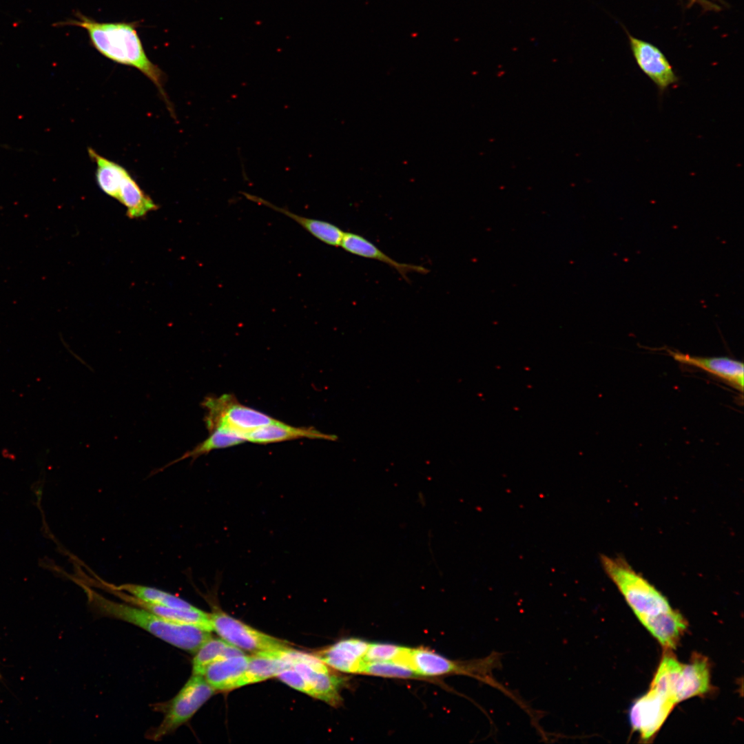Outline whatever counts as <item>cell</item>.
I'll list each match as a JSON object with an SVG mask.
<instances>
[{
  "label": "cell",
  "mask_w": 744,
  "mask_h": 744,
  "mask_svg": "<svg viewBox=\"0 0 744 744\" xmlns=\"http://www.w3.org/2000/svg\"><path fill=\"white\" fill-rule=\"evenodd\" d=\"M74 15L76 19L53 25L85 29L94 49L115 63L137 69L155 85L167 106H171L164 88L165 74L148 58L137 32V22H99L78 11Z\"/></svg>",
  "instance_id": "6da1fadb"
},
{
  "label": "cell",
  "mask_w": 744,
  "mask_h": 744,
  "mask_svg": "<svg viewBox=\"0 0 744 744\" xmlns=\"http://www.w3.org/2000/svg\"><path fill=\"white\" fill-rule=\"evenodd\" d=\"M73 579L85 592L90 608L101 617L132 623L189 653L194 654L204 642L211 637V632L195 626L173 623L144 608L110 600L79 579Z\"/></svg>",
  "instance_id": "7a4b0ae2"
},
{
  "label": "cell",
  "mask_w": 744,
  "mask_h": 744,
  "mask_svg": "<svg viewBox=\"0 0 744 744\" xmlns=\"http://www.w3.org/2000/svg\"><path fill=\"white\" fill-rule=\"evenodd\" d=\"M601 566L649 630L673 610L666 597L621 557L601 555Z\"/></svg>",
  "instance_id": "3957f363"
},
{
  "label": "cell",
  "mask_w": 744,
  "mask_h": 744,
  "mask_svg": "<svg viewBox=\"0 0 744 744\" xmlns=\"http://www.w3.org/2000/svg\"><path fill=\"white\" fill-rule=\"evenodd\" d=\"M88 154L96 164L95 176L99 187L125 207L129 218H141L158 209L124 167L100 155L92 148H88Z\"/></svg>",
  "instance_id": "277c9868"
},
{
  "label": "cell",
  "mask_w": 744,
  "mask_h": 744,
  "mask_svg": "<svg viewBox=\"0 0 744 744\" xmlns=\"http://www.w3.org/2000/svg\"><path fill=\"white\" fill-rule=\"evenodd\" d=\"M402 659V663L419 676L462 674L496 688L499 686L493 676V671L501 666L502 655L497 652L480 659L453 661L426 649L407 648Z\"/></svg>",
  "instance_id": "5b68a950"
},
{
  "label": "cell",
  "mask_w": 744,
  "mask_h": 744,
  "mask_svg": "<svg viewBox=\"0 0 744 744\" xmlns=\"http://www.w3.org/2000/svg\"><path fill=\"white\" fill-rule=\"evenodd\" d=\"M215 691L203 675L192 674L178 694L161 705L163 719L158 726L149 730L148 738L158 741L174 732L194 715Z\"/></svg>",
  "instance_id": "8992f818"
},
{
  "label": "cell",
  "mask_w": 744,
  "mask_h": 744,
  "mask_svg": "<svg viewBox=\"0 0 744 744\" xmlns=\"http://www.w3.org/2000/svg\"><path fill=\"white\" fill-rule=\"evenodd\" d=\"M203 405L207 410L205 422L209 432L218 428L243 437L245 433L276 420L240 404L232 395L206 397Z\"/></svg>",
  "instance_id": "52a82bcc"
},
{
  "label": "cell",
  "mask_w": 744,
  "mask_h": 744,
  "mask_svg": "<svg viewBox=\"0 0 744 744\" xmlns=\"http://www.w3.org/2000/svg\"><path fill=\"white\" fill-rule=\"evenodd\" d=\"M290 667L294 668L304 679L311 690V696L337 705L341 702L339 690L343 680L331 673L317 656L293 649H288Z\"/></svg>",
  "instance_id": "ba28073f"
},
{
  "label": "cell",
  "mask_w": 744,
  "mask_h": 744,
  "mask_svg": "<svg viewBox=\"0 0 744 744\" xmlns=\"http://www.w3.org/2000/svg\"><path fill=\"white\" fill-rule=\"evenodd\" d=\"M213 630L241 650L256 653L287 648L284 641L260 632L229 614L218 610L211 614Z\"/></svg>",
  "instance_id": "9c48e42d"
},
{
  "label": "cell",
  "mask_w": 744,
  "mask_h": 744,
  "mask_svg": "<svg viewBox=\"0 0 744 744\" xmlns=\"http://www.w3.org/2000/svg\"><path fill=\"white\" fill-rule=\"evenodd\" d=\"M668 694L650 687L632 705L629 719L632 727L645 741L652 738L661 727L676 705Z\"/></svg>",
  "instance_id": "30bf717a"
},
{
  "label": "cell",
  "mask_w": 744,
  "mask_h": 744,
  "mask_svg": "<svg viewBox=\"0 0 744 744\" xmlns=\"http://www.w3.org/2000/svg\"><path fill=\"white\" fill-rule=\"evenodd\" d=\"M629 37L637 63L661 92L677 82L678 78L672 65L659 48L648 42L631 36Z\"/></svg>",
  "instance_id": "8fae6325"
},
{
  "label": "cell",
  "mask_w": 744,
  "mask_h": 744,
  "mask_svg": "<svg viewBox=\"0 0 744 744\" xmlns=\"http://www.w3.org/2000/svg\"><path fill=\"white\" fill-rule=\"evenodd\" d=\"M106 589L126 603L149 610L171 622L195 626L208 632L213 630L211 614L196 607L192 609H178L161 606L143 601L128 593L116 590L110 585H108Z\"/></svg>",
  "instance_id": "7c38bea8"
},
{
  "label": "cell",
  "mask_w": 744,
  "mask_h": 744,
  "mask_svg": "<svg viewBox=\"0 0 744 744\" xmlns=\"http://www.w3.org/2000/svg\"><path fill=\"white\" fill-rule=\"evenodd\" d=\"M679 362L703 369L725 381L741 392L743 391V363L727 357H698L670 351Z\"/></svg>",
  "instance_id": "4fadbf2b"
},
{
  "label": "cell",
  "mask_w": 744,
  "mask_h": 744,
  "mask_svg": "<svg viewBox=\"0 0 744 744\" xmlns=\"http://www.w3.org/2000/svg\"><path fill=\"white\" fill-rule=\"evenodd\" d=\"M369 643L358 639H345L318 652L317 657L341 672L358 673Z\"/></svg>",
  "instance_id": "5bb4252c"
},
{
  "label": "cell",
  "mask_w": 744,
  "mask_h": 744,
  "mask_svg": "<svg viewBox=\"0 0 744 744\" xmlns=\"http://www.w3.org/2000/svg\"><path fill=\"white\" fill-rule=\"evenodd\" d=\"M247 442L256 444H269L301 438L335 441V435L324 433L314 428L295 427L276 420L271 423L257 428L243 435Z\"/></svg>",
  "instance_id": "9a60e30c"
},
{
  "label": "cell",
  "mask_w": 744,
  "mask_h": 744,
  "mask_svg": "<svg viewBox=\"0 0 744 744\" xmlns=\"http://www.w3.org/2000/svg\"><path fill=\"white\" fill-rule=\"evenodd\" d=\"M340 246L347 252L360 257L377 260L394 268L401 276L409 281L408 273H418L426 274L429 269L422 266L402 263L390 258L381 251L372 242L364 236L352 232H344Z\"/></svg>",
  "instance_id": "2e32d148"
},
{
  "label": "cell",
  "mask_w": 744,
  "mask_h": 744,
  "mask_svg": "<svg viewBox=\"0 0 744 744\" xmlns=\"http://www.w3.org/2000/svg\"><path fill=\"white\" fill-rule=\"evenodd\" d=\"M710 679L709 664L705 657L695 656L689 663L683 664L675 688L676 703L707 692Z\"/></svg>",
  "instance_id": "e0dca14e"
},
{
  "label": "cell",
  "mask_w": 744,
  "mask_h": 744,
  "mask_svg": "<svg viewBox=\"0 0 744 744\" xmlns=\"http://www.w3.org/2000/svg\"><path fill=\"white\" fill-rule=\"evenodd\" d=\"M242 194L251 201L265 205L288 216L321 242L336 247L340 246L344 232L335 225L322 220L301 216L286 208L276 206L260 197L246 192H242Z\"/></svg>",
  "instance_id": "ac0fdd59"
},
{
  "label": "cell",
  "mask_w": 744,
  "mask_h": 744,
  "mask_svg": "<svg viewBox=\"0 0 744 744\" xmlns=\"http://www.w3.org/2000/svg\"><path fill=\"white\" fill-rule=\"evenodd\" d=\"M249 659V656L241 654L214 661L206 667L203 676L215 690L238 688Z\"/></svg>",
  "instance_id": "d6986e66"
},
{
  "label": "cell",
  "mask_w": 744,
  "mask_h": 744,
  "mask_svg": "<svg viewBox=\"0 0 744 744\" xmlns=\"http://www.w3.org/2000/svg\"><path fill=\"white\" fill-rule=\"evenodd\" d=\"M288 648L256 652L249 656L247 670L239 681L238 688L277 676L282 670L289 668L290 665L286 657Z\"/></svg>",
  "instance_id": "ffe728a7"
},
{
  "label": "cell",
  "mask_w": 744,
  "mask_h": 744,
  "mask_svg": "<svg viewBox=\"0 0 744 744\" xmlns=\"http://www.w3.org/2000/svg\"><path fill=\"white\" fill-rule=\"evenodd\" d=\"M192 660V674L203 675L206 667L214 661L234 656L245 654L238 648L223 639L212 637L204 642L194 653Z\"/></svg>",
  "instance_id": "44dd1931"
},
{
  "label": "cell",
  "mask_w": 744,
  "mask_h": 744,
  "mask_svg": "<svg viewBox=\"0 0 744 744\" xmlns=\"http://www.w3.org/2000/svg\"><path fill=\"white\" fill-rule=\"evenodd\" d=\"M110 585L147 603L178 609H192L195 607L178 596L156 588L133 583H125L118 586Z\"/></svg>",
  "instance_id": "7402d4cb"
},
{
  "label": "cell",
  "mask_w": 744,
  "mask_h": 744,
  "mask_svg": "<svg viewBox=\"0 0 744 744\" xmlns=\"http://www.w3.org/2000/svg\"><path fill=\"white\" fill-rule=\"evenodd\" d=\"M210 435L206 440L199 443L193 449L185 453L178 459L168 463L161 469H158V471L185 459L192 458L194 459L203 455L209 453L213 450L227 448L246 442L241 436L225 430L218 428L210 431Z\"/></svg>",
  "instance_id": "603a6c76"
},
{
  "label": "cell",
  "mask_w": 744,
  "mask_h": 744,
  "mask_svg": "<svg viewBox=\"0 0 744 744\" xmlns=\"http://www.w3.org/2000/svg\"><path fill=\"white\" fill-rule=\"evenodd\" d=\"M390 678H413L417 675L412 669L394 661H364L359 672Z\"/></svg>",
  "instance_id": "cb8c5ba5"
},
{
  "label": "cell",
  "mask_w": 744,
  "mask_h": 744,
  "mask_svg": "<svg viewBox=\"0 0 744 744\" xmlns=\"http://www.w3.org/2000/svg\"><path fill=\"white\" fill-rule=\"evenodd\" d=\"M404 647L382 643H369L364 661H395Z\"/></svg>",
  "instance_id": "d4e9b609"
},
{
  "label": "cell",
  "mask_w": 744,
  "mask_h": 744,
  "mask_svg": "<svg viewBox=\"0 0 744 744\" xmlns=\"http://www.w3.org/2000/svg\"><path fill=\"white\" fill-rule=\"evenodd\" d=\"M277 677L295 690L311 695V690L303 677L292 667L282 670Z\"/></svg>",
  "instance_id": "484cf974"
},
{
  "label": "cell",
  "mask_w": 744,
  "mask_h": 744,
  "mask_svg": "<svg viewBox=\"0 0 744 744\" xmlns=\"http://www.w3.org/2000/svg\"><path fill=\"white\" fill-rule=\"evenodd\" d=\"M690 1H692L693 2H698V3H701V4H702L705 8L712 9V8H716L715 5L712 4V3H710V2L707 1L705 0H690Z\"/></svg>",
  "instance_id": "4316f807"
},
{
  "label": "cell",
  "mask_w": 744,
  "mask_h": 744,
  "mask_svg": "<svg viewBox=\"0 0 744 744\" xmlns=\"http://www.w3.org/2000/svg\"><path fill=\"white\" fill-rule=\"evenodd\" d=\"M0 679H1V674H0Z\"/></svg>",
  "instance_id": "83f0119b"
}]
</instances>
